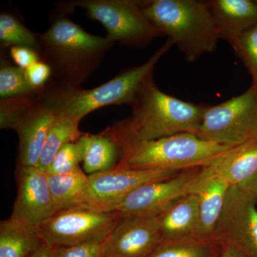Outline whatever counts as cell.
Masks as SVG:
<instances>
[{
	"mask_svg": "<svg viewBox=\"0 0 257 257\" xmlns=\"http://www.w3.org/2000/svg\"><path fill=\"white\" fill-rule=\"evenodd\" d=\"M55 116L37 92L1 99L0 128L18 134V166L37 167Z\"/></svg>",
	"mask_w": 257,
	"mask_h": 257,
	"instance_id": "6",
	"label": "cell"
},
{
	"mask_svg": "<svg viewBox=\"0 0 257 257\" xmlns=\"http://www.w3.org/2000/svg\"><path fill=\"white\" fill-rule=\"evenodd\" d=\"M119 147L116 167L137 170L182 171L205 167L231 147L182 133L153 140L126 138L106 128L101 132Z\"/></svg>",
	"mask_w": 257,
	"mask_h": 257,
	"instance_id": "4",
	"label": "cell"
},
{
	"mask_svg": "<svg viewBox=\"0 0 257 257\" xmlns=\"http://www.w3.org/2000/svg\"><path fill=\"white\" fill-rule=\"evenodd\" d=\"M0 42L2 47H28L39 52L37 34L30 31L18 18L9 13L0 15Z\"/></svg>",
	"mask_w": 257,
	"mask_h": 257,
	"instance_id": "24",
	"label": "cell"
},
{
	"mask_svg": "<svg viewBox=\"0 0 257 257\" xmlns=\"http://www.w3.org/2000/svg\"><path fill=\"white\" fill-rule=\"evenodd\" d=\"M233 50L251 74V84L257 86V24L243 32Z\"/></svg>",
	"mask_w": 257,
	"mask_h": 257,
	"instance_id": "26",
	"label": "cell"
},
{
	"mask_svg": "<svg viewBox=\"0 0 257 257\" xmlns=\"http://www.w3.org/2000/svg\"><path fill=\"white\" fill-rule=\"evenodd\" d=\"M222 246L194 236L163 241L148 257H219Z\"/></svg>",
	"mask_w": 257,
	"mask_h": 257,
	"instance_id": "23",
	"label": "cell"
},
{
	"mask_svg": "<svg viewBox=\"0 0 257 257\" xmlns=\"http://www.w3.org/2000/svg\"><path fill=\"white\" fill-rule=\"evenodd\" d=\"M149 20L194 62L216 50L219 37L206 1L152 0L144 1Z\"/></svg>",
	"mask_w": 257,
	"mask_h": 257,
	"instance_id": "5",
	"label": "cell"
},
{
	"mask_svg": "<svg viewBox=\"0 0 257 257\" xmlns=\"http://www.w3.org/2000/svg\"><path fill=\"white\" fill-rule=\"evenodd\" d=\"M48 177L57 211L73 209L111 211L98 197L89 177L80 167L64 175Z\"/></svg>",
	"mask_w": 257,
	"mask_h": 257,
	"instance_id": "16",
	"label": "cell"
},
{
	"mask_svg": "<svg viewBox=\"0 0 257 257\" xmlns=\"http://www.w3.org/2000/svg\"><path fill=\"white\" fill-rule=\"evenodd\" d=\"M206 177L222 179L246 191L257 177V140L231 147L202 167Z\"/></svg>",
	"mask_w": 257,
	"mask_h": 257,
	"instance_id": "15",
	"label": "cell"
},
{
	"mask_svg": "<svg viewBox=\"0 0 257 257\" xmlns=\"http://www.w3.org/2000/svg\"><path fill=\"white\" fill-rule=\"evenodd\" d=\"M180 172L115 167L110 170L93 174L88 177L98 197L112 210L116 204L139 187L152 182L172 178Z\"/></svg>",
	"mask_w": 257,
	"mask_h": 257,
	"instance_id": "14",
	"label": "cell"
},
{
	"mask_svg": "<svg viewBox=\"0 0 257 257\" xmlns=\"http://www.w3.org/2000/svg\"><path fill=\"white\" fill-rule=\"evenodd\" d=\"M246 192H249L250 194L252 195V197L254 198L255 200L257 202V177L253 183L251 184Z\"/></svg>",
	"mask_w": 257,
	"mask_h": 257,
	"instance_id": "33",
	"label": "cell"
},
{
	"mask_svg": "<svg viewBox=\"0 0 257 257\" xmlns=\"http://www.w3.org/2000/svg\"><path fill=\"white\" fill-rule=\"evenodd\" d=\"M201 179L202 167L145 184L130 193L112 211L119 212L121 217L156 218L179 199L196 194Z\"/></svg>",
	"mask_w": 257,
	"mask_h": 257,
	"instance_id": "10",
	"label": "cell"
},
{
	"mask_svg": "<svg viewBox=\"0 0 257 257\" xmlns=\"http://www.w3.org/2000/svg\"><path fill=\"white\" fill-rule=\"evenodd\" d=\"M173 45L167 39L145 63L121 71L111 80L92 89L63 87L49 82L37 94L54 114L79 121L104 106L121 104L132 106L144 81L153 73L157 62Z\"/></svg>",
	"mask_w": 257,
	"mask_h": 257,
	"instance_id": "3",
	"label": "cell"
},
{
	"mask_svg": "<svg viewBox=\"0 0 257 257\" xmlns=\"http://www.w3.org/2000/svg\"><path fill=\"white\" fill-rule=\"evenodd\" d=\"M79 120L74 118L55 115L36 167L39 170L46 173L51 162L60 149L67 144L77 143L82 138L84 133L79 130Z\"/></svg>",
	"mask_w": 257,
	"mask_h": 257,
	"instance_id": "22",
	"label": "cell"
},
{
	"mask_svg": "<svg viewBox=\"0 0 257 257\" xmlns=\"http://www.w3.org/2000/svg\"><path fill=\"white\" fill-rule=\"evenodd\" d=\"M161 243L156 218L122 217L102 242L103 257H148Z\"/></svg>",
	"mask_w": 257,
	"mask_h": 257,
	"instance_id": "13",
	"label": "cell"
},
{
	"mask_svg": "<svg viewBox=\"0 0 257 257\" xmlns=\"http://www.w3.org/2000/svg\"><path fill=\"white\" fill-rule=\"evenodd\" d=\"M82 162V152L80 144L69 143L64 145L56 154L46 173L48 175H61L69 173L79 167Z\"/></svg>",
	"mask_w": 257,
	"mask_h": 257,
	"instance_id": "27",
	"label": "cell"
},
{
	"mask_svg": "<svg viewBox=\"0 0 257 257\" xmlns=\"http://www.w3.org/2000/svg\"><path fill=\"white\" fill-rule=\"evenodd\" d=\"M207 141L235 147L257 140V86L204 111L196 134Z\"/></svg>",
	"mask_w": 257,
	"mask_h": 257,
	"instance_id": "8",
	"label": "cell"
},
{
	"mask_svg": "<svg viewBox=\"0 0 257 257\" xmlns=\"http://www.w3.org/2000/svg\"><path fill=\"white\" fill-rule=\"evenodd\" d=\"M10 53L15 65L23 69H28L32 64L41 61L36 50L30 47L13 46L10 47Z\"/></svg>",
	"mask_w": 257,
	"mask_h": 257,
	"instance_id": "30",
	"label": "cell"
},
{
	"mask_svg": "<svg viewBox=\"0 0 257 257\" xmlns=\"http://www.w3.org/2000/svg\"><path fill=\"white\" fill-rule=\"evenodd\" d=\"M121 218L116 211L68 209L57 211L37 228L52 247L77 246L102 242Z\"/></svg>",
	"mask_w": 257,
	"mask_h": 257,
	"instance_id": "9",
	"label": "cell"
},
{
	"mask_svg": "<svg viewBox=\"0 0 257 257\" xmlns=\"http://www.w3.org/2000/svg\"><path fill=\"white\" fill-rule=\"evenodd\" d=\"M212 240L233 245L245 257H257L256 202L249 192L230 187Z\"/></svg>",
	"mask_w": 257,
	"mask_h": 257,
	"instance_id": "11",
	"label": "cell"
},
{
	"mask_svg": "<svg viewBox=\"0 0 257 257\" xmlns=\"http://www.w3.org/2000/svg\"><path fill=\"white\" fill-rule=\"evenodd\" d=\"M199 197L191 194L179 199L156 217L162 242L193 236L197 226Z\"/></svg>",
	"mask_w": 257,
	"mask_h": 257,
	"instance_id": "19",
	"label": "cell"
},
{
	"mask_svg": "<svg viewBox=\"0 0 257 257\" xmlns=\"http://www.w3.org/2000/svg\"><path fill=\"white\" fill-rule=\"evenodd\" d=\"M18 194L10 217L37 227L57 212L48 175L35 167L18 166Z\"/></svg>",
	"mask_w": 257,
	"mask_h": 257,
	"instance_id": "12",
	"label": "cell"
},
{
	"mask_svg": "<svg viewBox=\"0 0 257 257\" xmlns=\"http://www.w3.org/2000/svg\"><path fill=\"white\" fill-rule=\"evenodd\" d=\"M221 246H222V251L219 257H245L244 255L233 245L225 243Z\"/></svg>",
	"mask_w": 257,
	"mask_h": 257,
	"instance_id": "31",
	"label": "cell"
},
{
	"mask_svg": "<svg viewBox=\"0 0 257 257\" xmlns=\"http://www.w3.org/2000/svg\"><path fill=\"white\" fill-rule=\"evenodd\" d=\"M43 243L37 227L11 217L0 223V257H29Z\"/></svg>",
	"mask_w": 257,
	"mask_h": 257,
	"instance_id": "20",
	"label": "cell"
},
{
	"mask_svg": "<svg viewBox=\"0 0 257 257\" xmlns=\"http://www.w3.org/2000/svg\"><path fill=\"white\" fill-rule=\"evenodd\" d=\"M144 1L135 0H80L67 3L80 7L92 20L100 23L106 37L121 46L144 48L155 39L164 36L143 11Z\"/></svg>",
	"mask_w": 257,
	"mask_h": 257,
	"instance_id": "7",
	"label": "cell"
},
{
	"mask_svg": "<svg viewBox=\"0 0 257 257\" xmlns=\"http://www.w3.org/2000/svg\"><path fill=\"white\" fill-rule=\"evenodd\" d=\"M131 107L127 118L108 130L135 140H153L178 134H197L207 106L162 92L152 73L144 81Z\"/></svg>",
	"mask_w": 257,
	"mask_h": 257,
	"instance_id": "2",
	"label": "cell"
},
{
	"mask_svg": "<svg viewBox=\"0 0 257 257\" xmlns=\"http://www.w3.org/2000/svg\"><path fill=\"white\" fill-rule=\"evenodd\" d=\"M73 8L59 4L50 15V28L37 34L39 55L52 69L50 82L57 85L80 87L99 68L114 42L107 37L91 35L73 23L68 14Z\"/></svg>",
	"mask_w": 257,
	"mask_h": 257,
	"instance_id": "1",
	"label": "cell"
},
{
	"mask_svg": "<svg viewBox=\"0 0 257 257\" xmlns=\"http://www.w3.org/2000/svg\"><path fill=\"white\" fill-rule=\"evenodd\" d=\"M215 23L219 40L234 47L242 34L257 24V3L251 0L206 1Z\"/></svg>",
	"mask_w": 257,
	"mask_h": 257,
	"instance_id": "17",
	"label": "cell"
},
{
	"mask_svg": "<svg viewBox=\"0 0 257 257\" xmlns=\"http://www.w3.org/2000/svg\"><path fill=\"white\" fill-rule=\"evenodd\" d=\"M55 248L44 243L35 252L32 253L29 257H54Z\"/></svg>",
	"mask_w": 257,
	"mask_h": 257,
	"instance_id": "32",
	"label": "cell"
},
{
	"mask_svg": "<svg viewBox=\"0 0 257 257\" xmlns=\"http://www.w3.org/2000/svg\"><path fill=\"white\" fill-rule=\"evenodd\" d=\"M37 91L32 87L27 78L25 69L1 61L0 67V96L1 99L28 95Z\"/></svg>",
	"mask_w": 257,
	"mask_h": 257,
	"instance_id": "25",
	"label": "cell"
},
{
	"mask_svg": "<svg viewBox=\"0 0 257 257\" xmlns=\"http://www.w3.org/2000/svg\"><path fill=\"white\" fill-rule=\"evenodd\" d=\"M256 3H257V0H256Z\"/></svg>",
	"mask_w": 257,
	"mask_h": 257,
	"instance_id": "34",
	"label": "cell"
},
{
	"mask_svg": "<svg viewBox=\"0 0 257 257\" xmlns=\"http://www.w3.org/2000/svg\"><path fill=\"white\" fill-rule=\"evenodd\" d=\"M82 152L83 170L88 175L116 167L120 150L114 141L103 135L84 133L78 140Z\"/></svg>",
	"mask_w": 257,
	"mask_h": 257,
	"instance_id": "21",
	"label": "cell"
},
{
	"mask_svg": "<svg viewBox=\"0 0 257 257\" xmlns=\"http://www.w3.org/2000/svg\"><path fill=\"white\" fill-rule=\"evenodd\" d=\"M27 78L32 87L38 92L43 89L52 78V69L45 62L40 61L25 69Z\"/></svg>",
	"mask_w": 257,
	"mask_h": 257,
	"instance_id": "29",
	"label": "cell"
},
{
	"mask_svg": "<svg viewBox=\"0 0 257 257\" xmlns=\"http://www.w3.org/2000/svg\"><path fill=\"white\" fill-rule=\"evenodd\" d=\"M102 242L55 247L54 257H103Z\"/></svg>",
	"mask_w": 257,
	"mask_h": 257,
	"instance_id": "28",
	"label": "cell"
},
{
	"mask_svg": "<svg viewBox=\"0 0 257 257\" xmlns=\"http://www.w3.org/2000/svg\"><path fill=\"white\" fill-rule=\"evenodd\" d=\"M230 186L217 177H206L202 170V179L196 194L199 197L197 226L193 236L212 240Z\"/></svg>",
	"mask_w": 257,
	"mask_h": 257,
	"instance_id": "18",
	"label": "cell"
}]
</instances>
